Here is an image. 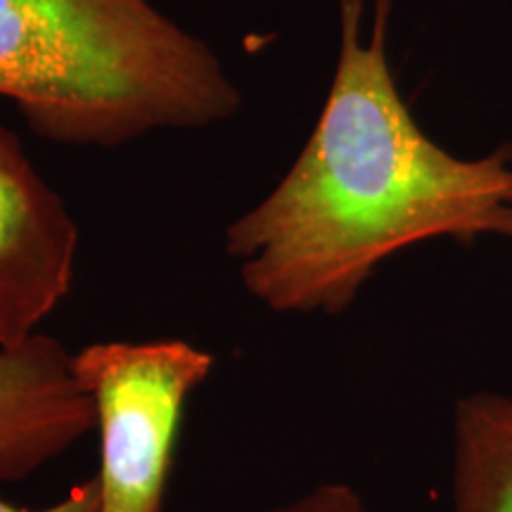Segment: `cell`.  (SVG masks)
I'll list each match as a JSON object with an SVG mask.
<instances>
[{
	"label": "cell",
	"mask_w": 512,
	"mask_h": 512,
	"mask_svg": "<svg viewBox=\"0 0 512 512\" xmlns=\"http://www.w3.org/2000/svg\"><path fill=\"white\" fill-rule=\"evenodd\" d=\"M392 0H339L328 100L290 171L226 230L245 290L275 313L337 316L389 256L427 240H512V145L458 157L427 136L387 57Z\"/></svg>",
	"instance_id": "6da1fadb"
},
{
	"label": "cell",
	"mask_w": 512,
	"mask_h": 512,
	"mask_svg": "<svg viewBox=\"0 0 512 512\" xmlns=\"http://www.w3.org/2000/svg\"><path fill=\"white\" fill-rule=\"evenodd\" d=\"M0 95L41 138L98 147L242 102L219 55L150 0H0Z\"/></svg>",
	"instance_id": "7a4b0ae2"
},
{
	"label": "cell",
	"mask_w": 512,
	"mask_h": 512,
	"mask_svg": "<svg viewBox=\"0 0 512 512\" xmlns=\"http://www.w3.org/2000/svg\"><path fill=\"white\" fill-rule=\"evenodd\" d=\"M100 439L98 512H162L185 406L216 366L188 339H112L74 351Z\"/></svg>",
	"instance_id": "3957f363"
},
{
	"label": "cell",
	"mask_w": 512,
	"mask_h": 512,
	"mask_svg": "<svg viewBox=\"0 0 512 512\" xmlns=\"http://www.w3.org/2000/svg\"><path fill=\"white\" fill-rule=\"evenodd\" d=\"M79 228L22 140L0 126V349L38 335L74 285Z\"/></svg>",
	"instance_id": "277c9868"
},
{
	"label": "cell",
	"mask_w": 512,
	"mask_h": 512,
	"mask_svg": "<svg viewBox=\"0 0 512 512\" xmlns=\"http://www.w3.org/2000/svg\"><path fill=\"white\" fill-rule=\"evenodd\" d=\"M72 356L46 332L0 349V486L34 477L95 430Z\"/></svg>",
	"instance_id": "5b68a950"
},
{
	"label": "cell",
	"mask_w": 512,
	"mask_h": 512,
	"mask_svg": "<svg viewBox=\"0 0 512 512\" xmlns=\"http://www.w3.org/2000/svg\"><path fill=\"white\" fill-rule=\"evenodd\" d=\"M451 512H512V399L463 396L453 411Z\"/></svg>",
	"instance_id": "8992f818"
},
{
	"label": "cell",
	"mask_w": 512,
	"mask_h": 512,
	"mask_svg": "<svg viewBox=\"0 0 512 512\" xmlns=\"http://www.w3.org/2000/svg\"><path fill=\"white\" fill-rule=\"evenodd\" d=\"M271 512H368L354 486L328 482Z\"/></svg>",
	"instance_id": "52a82bcc"
},
{
	"label": "cell",
	"mask_w": 512,
	"mask_h": 512,
	"mask_svg": "<svg viewBox=\"0 0 512 512\" xmlns=\"http://www.w3.org/2000/svg\"><path fill=\"white\" fill-rule=\"evenodd\" d=\"M100 510V494H98V479H83L81 484L72 486L67 496L60 501L43 505V508H22V505H12L0 498V512H98Z\"/></svg>",
	"instance_id": "ba28073f"
}]
</instances>
